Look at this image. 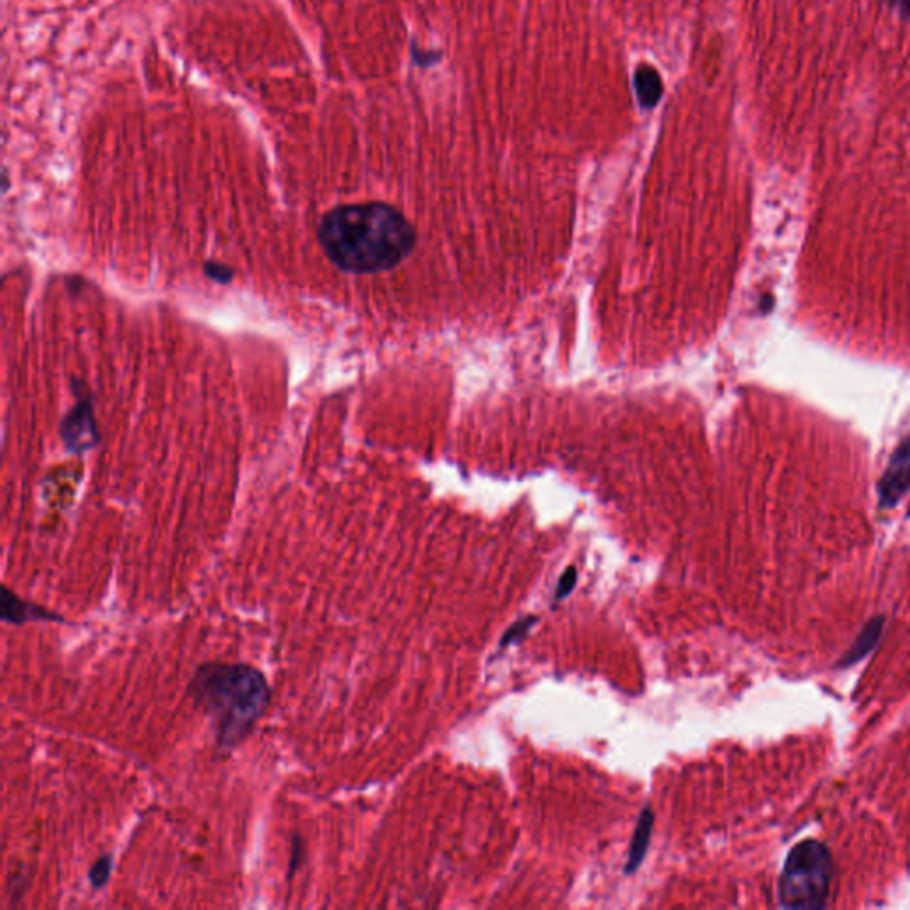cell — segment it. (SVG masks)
<instances>
[{
	"instance_id": "obj_1",
	"label": "cell",
	"mask_w": 910,
	"mask_h": 910,
	"mask_svg": "<svg viewBox=\"0 0 910 910\" xmlns=\"http://www.w3.org/2000/svg\"><path fill=\"white\" fill-rule=\"evenodd\" d=\"M317 237L331 264L354 276L390 271L415 248L408 219L381 201L331 208L320 219Z\"/></svg>"
},
{
	"instance_id": "obj_10",
	"label": "cell",
	"mask_w": 910,
	"mask_h": 910,
	"mask_svg": "<svg viewBox=\"0 0 910 910\" xmlns=\"http://www.w3.org/2000/svg\"><path fill=\"white\" fill-rule=\"evenodd\" d=\"M539 619L534 617V615H528L525 619H521L518 623L512 624L511 628L507 630V633L503 635L502 642L500 646L509 647L511 644H516L519 640L525 639L527 637L528 631L532 630V626L537 623Z\"/></svg>"
},
{
	"instance_id": "obj_7",
	"label": "cell",
	"mask_w": 910,
	"mask_h": 910,
	"mask_svg": "<svg viewBox=\"0 0 910 910\" xmlns=\"http://www.w3.org/2000/svg\"><path fill=\"white\" fill-rule=\"evenodd\" d=\"M653 825H655V815H653L651 807H644L639 823H637V829H635L633 838H631L628 861H626V866H624L626 875H631V873L639 870L640 864L646 859L647 848H649L651 836H653Z\"/></svg>"
},
{
	"instance_id": "obj_13",
	"label": "cell",
	"mask_w": 910,
	"mask_h": 910,
	"mask_svg": "<svg viewBox=\"0 0 910 910\" xmlns=\"http://www.w3.org/2000/svg\"><path fill=\"white\" fill-rule=\"evenodd\" d=\"M903 22L910 24V0H882Z\"/></svg>"
},
{
	"instance_id": "obj_2",
	"label": "cell",
	"mask_w": 910,
	"mask_h": 910,
	"mask_svg": "<svg viewBox=\"0 0 910 910\" xmlns=\"http://www.w3.org/2000/svg\"><path fill=\"white\" fill-rule=\"evenodd\" d=\"M187 697L210 722L217 751L230 752L264 719L272 690L264 672L253 665L207 662L196 667Z\"/></svg>"
},
{
	"instance_id": "obj_9",
	"label": "cell",
	"mask_w": 910,
	"mask_h": 910,
	"mask_svg": "<svg viewBox=\"0 0 910 910\" xmlns=\"http://www.w3.org/2000/svg\"><path fill=\"white\" fill-rule=\"evenodd\" d=\"M112 868H114V857L111 854L100 855L95 863L91 864L88 871L89 884L93 889H104L107 882L111 880Z\"/></svg>"
},
{
	"instance_id": "obj_14",
	"label": "cell",
	"mask_w": 910,
	"mask_h": 910,
	"mask_svg": "<svg viewBox=\"0 0 910 910\" xmlns=\"http://www.w3.org/2000/svg\"><path fill=\"white\" fill-rule=\"evenodd\" d=\"M909 514H910V512H909Z\"/></svg>"
},
{
	"instance_id": "obj_12",
	"label": "cell",
	"mask_w": 910,
	"mask_h": 910,
	"mask_svg": "<svg viewBox=\"0 0 910 910\" xmlns=\"http://www.w3.org/2000/svg\"><path fill=\"white\" fill-rule=\"evenodd\" d=\"M411 57L418 66L422 68H429L432 64L438 63L441 59V54H434V52H424V50H418L415 43L411 45Z\"/></svg>"
},
{
	"instance_id": "obj_4",
	"label": "cell",
	"mask_w": 910,
	"mask_h": 910,
	"mask_svg": "<svg viewBox=\"0 0 910 910\" xmlns=\"http://www.w3.org/2000/svg\"><path fill=\"white\" fill-rule=\"evenodd\" d=\"M0 619L2 623L13 626H24L27 623H66L63 615L57 614L50 608L34 603L31 599H24L20 594L11 591L8 585H2L0 592Z\"/></svg>"
},
{
	"instance_id": "obj_5",
	"label": "cell",
	"mask_w": 910,
	"mask_h": 910,
	"mask_svg": "<svg viewBox=\"0 0 910 910\" xmlns=\"http://www.w3.org/2000/svg\"><path fill=\"white\" fill-rule=\"evenodd\" d=\"M910 486V440L896 450L884 479L880 482V503L882 507H893L902 500Z\"/></svg>"
},
{
	"instance_id": "obj_11",
	"label": "cell",
	"mask_w": 910,
	"mask_h": 910,
	"mask_svg": "<svg viewBox=\"0 0 910 910\" xmlns=\"http://www.w3.org/2000/svg\"><path fill=\"white\" fill-rule=\"evenodd\" d=\"M576 580H578V573H576L575 567H569L566 573L560 576L559 585H557V591H555V601L566 599L575 589Z\"/></svg>"
},
{
	"instance_id": "obj_3",
	"label": "cell",
	"mask_w": 910,
	"mask_h": 910,
	"mask_svg": "<svg viewBox=\"0 0 910 910\" xmlns=\"http://www.w3.org/2000/svg\"><path fill=\"white\" fill-rule=\"evenodd\" d=\"M832 857L818 839H806L791 848L779 880V903L784 909L820 910L831 895Z\"/></svg>"
},
{
	"instance_id": "obj_8",
	"label": "cell",
	"mask_w": 910,
	"mask_h": 910,
	"mask_svg": "<svg viewBox=\"0 0 910 910\" xmlns=\"http://www.w3.org/2000/svg\"><path fill=\"white\" fill-rule=\"evenodd\" d=\"M882 630H884V617L879 615V617L871 619L870 623L864 626V630L861 631V635L857 637L852 647L845 653L843 660L839 662V667H850L870 655L873 647L879 644Z\"/></svg>"
},
{
	"instance_id": "obj_6",
	"label": "cell",
	"mask_w": 910,
	"mask_h": 910,
	"mask_svg": "<svg viewBox=\"0 0 910 910\" xmlns=\"http://www.w3.org/2000/svg\"><path fill=\"white\" fill-rule=\"evenodd\" d=\"M633 89L639 100L642 111H651L660 104L663 95V82L660 73L649 64H640L633 75Z\"/></svg>"
}]
</instances>
